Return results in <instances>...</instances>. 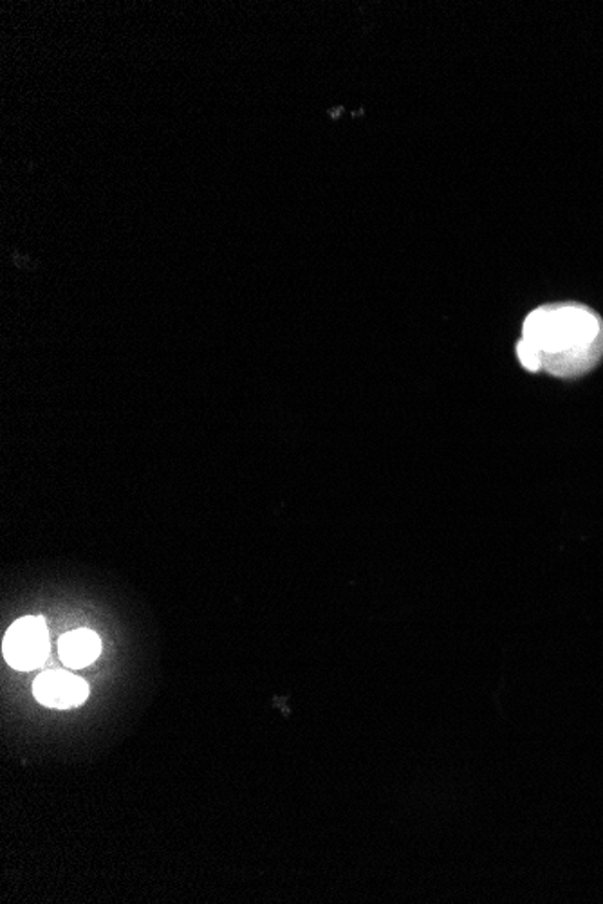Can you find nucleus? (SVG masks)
Instances as JSON below:
<instances>
[{
	"instance_id": "obj_1",
	"label": "nucleus",
	"mask_w": 603,
	"mask_h": 904,
	"mask_svg": "<svg viewBox=\"0 0 603 904\" xmlns=\"http://www.w3.org/2000/svg\"><path fill=\"white\" fill-rule=\"evenodd\" d=\"M522 342L551 376H584L603 357V320L582 304H550L532 311L522 325Z\"/></svg>"
},
{
	"instance_id": "obj_2",
	"label": "nucleus",
	"mask_w": 603,
	"mask_h": 904,
	"mask_svg": "<svg viewBox=\"0 0 603 904\" xmlns=\"http://www.w3.org/2000/svg\"><path fill=\"white\" fill-rule=\"evenodd\" d=\"M2 652L8 665L14 670H33L40 667L49 654L46 621L37 616L14 621L6 632Z\"/></svg>"
},
{
	"instance_id": "obj_3",
	"label": "nucleus",
	"mask_w": 603,
	"mask_h": 904,
	"mask_svg": "<svg viewBox=\"0 0 603 904\" xmlns=\"http://www.w3.org/2000/svg\"><path fill=\"white\" fill-rule=\"evenodd\" d=\"M34 699L48 708L68 709L86 702L89 685L69 671H43L33 685Z\"/></svg>"
},
{
	"instance_id": "obj_4",
	"label": "nucleus",
	"mask_w": 603,
	"mask_h": 904,
	"mask_svg": "<svg viewBox=\"0 0 603 904\" xmlns=\"http://www.w3.org/2000/svg\"><path fill=\"white\" fill-rule=\"evenodd\" d=\"M58 650L69 668H83L97 661L101 652V641L98 633L92 630H72L60 639Z\"/></svg>"
}]
</instances>
